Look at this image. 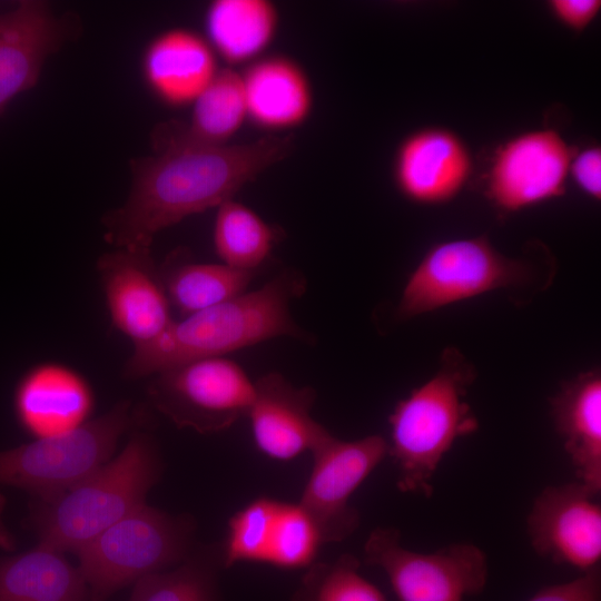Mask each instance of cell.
Here are the masks:
<instances>
[{
    "instance_id": "obj_1",
    "label": "cell",
    "mask_w": 601,
    "mask_h": 601,
    "mask_svg": "<svg viewBox=\"0 0 601 601\" xmlns=\"http://www.w3.org/2000/svg\"><path fill=\"white\" fill-rule=\"evenodd\" d=\"M292 135L223 146H175L131 162L125 203L102 218L115 248L150 249L155 236L183 219L217 208L260 174L285 159Z\"/></svg>"
},
{
    "instance_id": "obj_2",
    "label": "cell",
    "mask_w": 601,
    "mask_h": 601,
    "mask_svg": "<svg viewBox=\"0 0 601 601\" xmlns=\"http://www.w3.org/2000/svg\"><path fill=\"white\" fill-rule=\"evenodd\" d=\"M304 290L305 279L299 273L283 272L255 290L173 321L157 338L134 347L122 374L128 380L142 378L190 361L224 357L276 337L307 339L289 312L290 302Z\"/></svg>"
},
{
    "instance_id": "obj_3",
    "label": "cell",
    "mask_w": 601,
    "mask_h": 601,
    "mask_svg": "<svg viewBox=\"0 0 601 601\" xmlns=\"http://www.w3.org/2000/svg\"><path fill=\"white\" fill-rule=\"evenodd\" d=\"M139 425L122 451L59 495L35 500L28 524L39 543L76 553L106 529L146 503L161 474L154 437Z\"/></svg>"
},
{
    "instance_id": "obj_4",
    "label": "cell",
    "mask_w": 601,
    "mask_h": 601,
    "mask_svg": "<svg viewBox=\"0 0 601 601\" xmlns=\"http://www.w3.org/2000/svg\"><path fill=\"white\" fill-rule=\"evenodd\" d=\"M475 378L473 366L454 348L443 354L439 371L397 402L388 417L391 454L398 469L402 492L431 496V480L454 442L479 428L465 401Z\"/></svg>"
},
{
    "instance_id": "obj_5",
    "label": "cell",
    "mask_w": 601,
    "mask_h": 601,
    "mask_svg": "<svg viewBox=\"0 0 601 601\" xmlns=\"http://www.w3.org/2000/svg\"><path fill=\"white\" fill-rule=\"evenodd\" d=\"M194 523L146 503L93 538L76 554L88 601H106L139 579L178 565L191 554Z\"/></svg>"
},
{
    "instance_id": "obj_6",
    "label": "cell",
    "mask_w": 601,
    "mask_h": 601,
    "mask_svg": "<svg viewBox=\"0 0 601 601\" xmlns=\"http://www.w3.org/2000/svg\"><path fill=\"white\" fill-rule=\"evenodd\" d=\"M146 423L130 401L118 402L70 433L0 451V483L52 499L108 462L121 435Z\"/></svg>"
},
{
    "instance_id": "obj_7",
    "label": "cell",
    "mask_w": 601,
    "mask_h": 601,
    "mask_svg": "<svg viewBox=\"0 0 601 601\" xmlns=\"http://www.w3.org/2000/svg\"><path fill=\"white\" fill-rule=\"evenodd\" d=\"M529 266L499 253L484 237L446 240L431 247L410 275L400 317L410 318L485 293L521 286Z\"/></svg>"
},
{
    "instance_id": "obj_8",
    "label": "cell",
    "mask_w": 601,
    "mask_h": 601,
    "mask_svg": "<svg viewBox=\"0 0 601 601\" xmlns=\"http://www.w3.org/2000/svg\"><path fill=\"white\" fill-rule=\"evenodd\" d=\"M147 394L151 405L176 426L211 434L247 415L254 382L236 362L208 357L152 375Z\"/></svg>"
},
{
    "instance_id": "obj_9",
    "label": "cell",
    "mask_w": 601,
    "mask_h": 601,
    "mask_svg": "<svg viewBox=\"0 0 601 601\" xmlns=\"http://www.w3.org/2000/svg\"><path fill=\"white\" fill-rule=\"evenodd\" d=\"M394 528H376L364 545L367 564L381 568L398 601H464L487 581L484 552L471 543H453L433 553L401 544Z\"/></svg>"
},
{
    "instance_id": "obj_10",
    "label": "cell",
    "mask_w": 601,
    "mask_h": 601,
    "mask_svg": "<svg viewBox=\"0 0 601 601\" xmlns=\"http://www.w3.org/2000/svg\"><path fill=\"white\" fill-rule=\"evenodd\" d=\"M312 453V472L298 504L315 524L322 543L341 542L359 523L349 499L388 454V443L381 435L342 441L328 433Z\"/></svg>"
},
{
    "instance_id": "obj_11",
    "label": "cell",
    "mask_w": 601,
    "mask_h": 601,
    "mask_svg": "<svg viewBox=\"0 0 601 601\" xmlns=\"http://www.w3.org/2000/svg\"><path fill=\"white\" fill-rule=\"evenodd\" d=\"M575 149L552 128L519 134L491 161L486 193L501 210L519 211L562 196Z\"/></svg>"
},
{
    "instance_id": "obj_12",
    "label": "cell",
    "mask_w": 601,
    "mask_h": 601,
    "mask_svg": "<svg viewBox=\"0 0 601 601\" xmlns=\"http://www.w3.org/2000/svg\"><path fill=\"white\" fill-rule=\"evenodd\" d=\"M96 269L112 326L134 347L157 338L174 321L150 249L115 248Z\"/></svg>"
},
{
    "instance_id": "obj_13",
    "label": "cell",
    "mask_w": 601,
    "mask_h": 601,
    "mask_svg": "<svg viewBox=\"0 0 601 601\" xmlns=\"http://www.w3.org/2000/svg\"><path fill=\"white\" fill-rule=\"evenodd\" d=\"M581 482L548 486L528 516L534 551L554 563L585 572L601 559V508Z\"/></svg>"
},
{
    "instance_id": "obj_14",
    "label": "cell",
    "mask_w": 601,
    "mask_h": 601,
    "mask_svg": "<svg viewBox=\"0 0 601 601\" xmlns=\"http://www.w3.org/2000/svg\"><path fill=\"white\" fill-rule=\"evenodd\" d=\"M471 154L463 140L446 128L428 127L400 144L393 177L400 193L421 205L452 200L472 174Z\"/></svg>"
},
{
    "instance_id": "obj_15",
    "label": "cell",
    "mask_w": 601,
    "mask_h": 601,
    "mask_svg": "<svg viewBox=\"0 0 601 601\" xmlns=\"http://www.w3.org/2000/svg\"><path fill=\"white\" fill-rule=\"evenodd\" d=\"M315 398L312 387L294 386L277 372L254 382L247 416L257 449L279 461L312 452L329 433L311 414Z\"/></svg>"
},
{
    "instance_id": "obj_16",
    "label": "cell",
    "mask_w": 601,
    "mask_h": 601,
    "mask_svg": "<svg viewBox=\"0 0 601 601\" xmlns=\"http://www.w3.org/2000/svg\"><path fill=\"white\" fill-rule=\"evenodd\" d=\"M93 406L89 382L78 371L58 362H43L29 368L13 394L16 417L35 439L79 428L89 421Z\"/></svg>"
},
{
    "instance_id": "obj_17",
    "label": "cell",
    "mask_w": 601,
    "mask_h": 601,
    "mask_svg": "<svg viewBox=\"0 0 601 601\" xmlns=\"http://www.w3.org/2000/svg\"><path fill=\"white\" fill-rule=\"evenodd\" d=\"M70 32L69 22L43 1H21L0 14V115L17 95L37 83L46 60Z\"/></svg>"
},
{
    "instance_id": "obj_18",
    "label": "cell",
    "mask_w": 601,
    "mask_h": 601,
    "mask_svg": "<svg viewBox=\"0 0 601 601\" xmlns=\"http://www.w3.org/2000/svg\"><path fill=\"white\" fill-rule=\"evenodd\" d=\"M216 53L197 32L175 28L155 37L141 59L150 91L170 107L191 105L219 70Z\"/></svg>"
},
{
    "instance_id": "obj_19",
    "label": "cell",
    "mask_w": 601,
    "mask_h": 601,
    "mask_svg": "<svg viewBox=\"0 0 601 601\" xmlns=\"http://www.w3.org/2000/svg\"><path fill=\"white\" fill-rule=\"evenodd\" d=\"M247 119L270 135L302 126L311 116L314 92L304 68L293 58H258L242 73Z\"/></svg>"
},
{
    "instance_id": "obj_20",
    "label": "cell",
    "mask_w": 601,
    "mask_h": 601,
    "mask_svg": "<svg viewBox=\"0 0 601 601\" xmlns=\"http://www.w3.org/2000/svg\"><path fill=\"white\" fill-rule=\"evenodd\" d=\"M555 428L578 481L601 491V376L587 372L564 384L551 401Z\"/></svg>"
},
{
    "instance_id": "obj_21",
    "label": "cell",
    "mask_w": 601,
    "mask_h": 601,
    "mask_svg": "<svg viewBox=\"0 0 601 601\" xmlns=\"http://www.w3.org/2000/svg\"><path fill=\"white\" fill-rule=\"evenodd\" d=\"M191 106L187 121L165 122L154 130L155 150L227 145L247 119L242 73L230 67L219 69Z\"/></svg>"
},
{
    "instance_id": "obj_22",
    "label": "cell",
    "mask_w": 601,
    "mask_h": 601,
    "mask_svg": "<svg viewBox=\"0 0 601 601\" xmlns=\"http://www.w3.org/2000/svg\"><path fill=\"white\" fill-rule=\"evenodd\" d=\"M89 589L79 568L63 552L39 543L0 559V601H88Z\"/></svg>"
},
{
    "instance_id": "obj_23",
    "label": "cell",
    "mask_w": 601,
    "mask_h": 601,
    "mask_svg": "<svg viewBox=\"0 0 601 601\" xmlns=\"http://www.w3.org/2000/svg\"><path fill=\"white\" fill-rule=\"evenodd\" d=\"M206 40L229 65L253 62L274 41L279 13L268 0H214L204 18Z\"/></svg>"
},
{
    "instance_id": "obj_24",
    "label": "cell",
    "mask_w": 601,
    "mask_h": 601,
    "mask_svg": "<svg viewBox=\"0 0 601 601\" xmlns=\"http://www.w3.org/2000/svg\"><path fill=\"white\" fill-rule=\"evenodd\" d=\"M158 272L170 306L183 317L243 294L255 275L223 263H198L184 252L169 255Z\"/></svg>"
},
{
    "instance_id": "obj_25",
    "label": "cell",
    "mask_w": 601,
    "mask_h": 601,
    "mask_svg": "<svg viewBox=\"0 0 601 601\" xmlns=\"http://www.w3.org/2000/svg\"><path fill=\"white\" fill-rule=\"evenodd\" d=\"M278 239L277 229L234 198L217 207L213 243L223 264L254 272L269 257Z\"/></svg>"
},
{
    "instance_id": "obj_26",
    "label": "cell",
    "mask_w": 601,
    "mask_h": 601,
    "mask_svg": "<svg viewBox=\"0 0 601 601\" xmlns=\"http://www.w3.org/2000/svg\"><path fill=\"white\" fill-rule=\"evenodd\" d=\"M215 560L209 551L191 553L176 568L136 581L129 601H219Z\"/></svg>"
},
{
    "instance_id": "obj_27",
    "label": "cell",
    "mask_w": 601,
    "mask_h": 601,
    "mask_svg": "<svg viewBox=\"0 0 601 601\" xmlns=\"http://www.w3.org/2000/svg\"><path fill=\"white\" fill-rule=\"evenodd\" d=\"M322 544L315 524L302 506L279 501L265 563L286 570L309 568Z\"/></svg>"
},
{
    "instance_id": "obj_28",
    "label": "cell",
    "mask_w": 601,
    "mask_h": 601,
    "mask_svg": "<svg viewBox=\"0 0 601 601\" xmlns=\"http://www.w3.org/2000/svg\"><path fill=\"white\" fill-rule=\"evenodd\" d=\"M293 601H387L359 573V561L343 554L332 563H313Z\"/></svg>"
},
{
    "instance_id": "obj_29",
    "label": "cell",
    "mask_w": 601,
    "mask_h": 601,
    "mask_svg": "<svg viewBox=\"0 0 601 601\" xmlns=\"http://www.w3.org/2000/svg\"><path fill=\"white\" fill-rule=\"evenodd\" d=\"M277 505V500L256 499L230 518L220 552L225 568L240 562L265 563L267 538Z\"/></svg>"
},
{
    "instance_id": "obj_30",
    "label": "cell",
    "mask_w": 601,
    "mask_h": 601,
    "mask_svg": "<svg viewBox=\"0 0 601 601\" xmlns=\"http://www.w3.org/2000/svg\"><path fill=\"white\" fill-rule=\"evenodd\" d=\"M528 601H601L600 568L582 572L570 582L545 587Z\"/></svg>"
},
{
    "instance_id": "obj_31",
    "label": "cell",
    "mask_w": 601,
    "mask_h": 601,
    "mask_svg": "<svg viewBox=\"0 0 601 601\" xmlns=\"http://www.w3.org/2000/svg\"><path fill=\"white\" fill-rule=\"evenodd\" d=\"M590 198H601V149L599 146L587 147L574 152L569 178Z\"/></svg>"
},
{
    "instance_id": "obj_32",
    "label": "cell",
    "mask_w": 601,
    "mask_h": 601,
    "mask_svg": "<svg viewBox=\"0 0 601 601\" xmlns=\"http://www.w3.org/2000/svg\"><path fill=\"white\" fill-rule=\"evenodd\" d=\"M549 8L553 17L573 31H583L601 10L600 0H552Z\"/></svg>"
},
{
    "instance_id": "obj_33",
    "label": "cell",
    "mask_w": 601,
    "mask_h": 601,
    "mask_svg": "<svg viewBox=\"0 0 601 601\" xmlns=\"http://www.w3.org/2000/svg\"><path fill=\"white\" fill-rule=\"evenodd\" d=\"M6 508V496L0 493V548L6 551H12L16 549V539L7 529L2 520V513Z\"/></svg>"
}]
</instances>
